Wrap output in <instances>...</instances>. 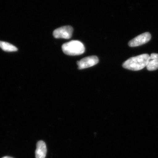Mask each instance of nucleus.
<instances>
[{
    "label": "nucleus",
    "instance_id": "4",
    "mask_svg": "<svg viewBox=\"0 0 158 158\" xmlns=\"http://www.w3.org/2000/svg\"><path fill=\"white\" fill-rule=\"evenodd\" d=\"M151 37V35L149 33L145 32L130 40L128 43V45L130 47H136L143 45L149 42Z\"/></svg>",
    "mask_w": 158,
    "mask_h": 158
},
{
    "label": "nucleus",
    "instance_id": "1",
    "mask_svg": "<svg viewBox=\"0 0 158 158\" xmlns=\"http://www.w3.org/2000/svg\"><path fill=\"white\" fill-rule=\"evenodd\" d=\"M149 57V55L147 54L131 57L123 62V67L129 70H141L147 66Z\"/></svg>",
    "mask_w": 158,
    "mask_h": 158
},
{
    "label": "nucleus",
    "instance_id": "5",
    "mask_svg": "<svg viewBox=\"0 0 158 158\" xmlns=\"http://www.w3.org/2000/svg\"><path fill=\"white\" fill-rule=\"evenodd\" d=\"M99 62L98 58L96 56L85 57L77 62L79 69H85L94 66Z\"/></svg>",
    "mask_w": 158,
    "mask_h": 158
},
{
    "label": "nucleus",
    "instance_id": "6",
    "mask_svg": "<svg viewBox=\"0 0 158 158\" xmlns=\"http://www.w3.org/2000/svg\"><path fill=\"white\" fill-rule=\"evenodd\" d=\"M47 152V149L45 142L43 141H38L35 151L36 158H45Z\"/></svg>",
    "mask_w": 158,
    "mask_h": 158
},
{
    "label": "nucleus",
    "instance_id": "10",
    "mask_svg": "<svg viewBox=\"0 0 158 158\" xmlns=\"http://www.w3.org/2000/svg\"><path fill=\"white\" fill-rule=\"evenodd\" d=\"M2 158H13L12 157H9V156H5L3 157Z\"/></svg>",
    "mask_w": 158,
    "mask_h": 158
},
{
    "label": "nucleus",
    "instance_id": "7",
    "mask_svg": "<svg viewBox=\"0 0 158 158\" xmlns=\"http://www.w3.org/2000/svg\"><path fill=\"white\" fill-rule=\"evenodd\" d=\"M0 48L3 51L8 52H16L18 48L16 47L8 42L0 41Z\"/></svg>",
    "mask_w": 158,
    "mask_h": 158
},
{
    "label": "nucleus",
    "instance_id": "3",
    "mask_svg": "<svg viewBox=\"0 0 158 158\" xmlns=\"http://www.w3.org/2000/svg\"><path fill=\"white\" fill-rule=\"evenodd\" d=\"M73 31V28L71 26H64L56 29L53 34L56 38L69 39L72 37Z\"/></svg>",
    "mask_w": 158,
    "mask_h": 158
},
{
    "label": "nucleus",
    "instance_id": "9",
    "mask_svg": "<svg viewBox=\"0 0 158 158\" xmlns=\"http://www.w3.org/2000/svg\"><path fill=\"white\" fill-rule=\"evenodd\" d=\"M158 59V54L152 53L151 54V56H150L149 60H151V59Z\"/></svg>",
    "mask_w": 158,
    "mask_h": 158
},
{
    "label": "nucleus",
    "instance_id": "8",
    "mask_svg": "<svg viewBox=\"0 0 158 158\" xmlns=\"http://www.w3.org/2000/svg\"><path fill=\"white\" fill-rule=\"evenodd\" d=\"M146 68L148 71H154L158 69V59L149 60Z\"/></svg>",
    "mask_w": 158,
    "mask_h": 158
},
{
    "label": "nucleus",
    "instance_id": "2",
    "mask_svg": "<svg viewBox=\"0 0 158 158\" xmlns=\"http://www.w3.org/2000/svg\"><path fill=\"white\" fill-rule=\"evenodd\" d=\"M63 52L71 56H79L85 52L84 44L79 40H71L64 44L62 46Z\"/></svg>",
    "mask_w": 158,
    "mask_h": 158
}]
</instances>
